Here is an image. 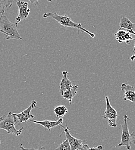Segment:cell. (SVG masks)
Listing matches in <instances>:
<instances>
[{
  "label": "cell",
  "instance_id": "1",
  "mask_svg": "<svg viewBox=\"0 0 135 150\" xmlns=\"http://www.w3.org/2000/svg\"><path fill=\"white\" fill-rule=\"evenodd\" d=\"M43 18H51L56 20L60 25H61L62 26H63L64 27L77 28L79 30H81V31L85 32L88 35H89L91 37H95L94 34L90 32L89 31H88L86 29H85L84 28H83L82 27L81 23H75L67 15H59L56 12H54V13L48 12V13H45L43 15Z\"/></svg>",
  "mask_w": 135,
  "mask_h": 150
},
{
  "label": "cell",
  "instance_id": "12",
  "mask_svg": "<svg viewBox=\"0 0 135 150\" xmlns=\"http://www.w3.org/2000/svg\"><path fill=\"white\" fill-rule=\"evenodd\" d=\"M68 74V72L67 71H63L62 72V79L60 83V93L61 94L64 93V92L68 89H70L72 86V83L71 81L68 78L67 76Z\"/></svg>",
  "mask_w": 135,
  "mask_h": 150
},
{
  "label": "cell",
  "instance_id": "2",
  "mask_svg": "<svg viewBox=\"0 0 135 150\" xmlns=\"http://www.w3.org/2000/svg\"><path fill=\"white\" fill-rule=\"evenodd\" d=\"M17 118L12 112H9L6 115H3L0 117V129H3L9 134L19 136L22 133L23 127L20 129L16 128Z\"/></svg>",
  "mask_w": 135,
  "mask_h": 150
},
{
  "label": "cell",
  "instance_id": "8",
  "mask_svg": "<svg viewBox=\"0 0 135 150\" xmlns=\"http://www.w3.org/2000/svg\"><path fill=\"white\" fill-rule=\"evenodd\" d=\"M17 6L19 8V14L16 18V23L18 24L23 20L26 19L30 12V9L28 8V4L27 2L22 1H17Z\"/></svg>",
  "mask_w": 135,
  "mask_h": 150
},
{
  "label": "cell",
  "instance_id": "15",
  "mask_svg": "<svg viewBox=\"0 0 135 150\" xmlns=\"http://www.w3.org/2000/svg\"><path fill=\"white\" fill-rule=\"evenodd\" d=\"M127 33V31L122 28H120L118 32L115 34L116 40L119 42V43H122L124 42H125V34Z\"/></svg>",
  "mask_w": 135,
  "mask_h": 150
},
{
  "label": "cell",
  "instance_id": "13",
  "mask_svg": "<svg viewBox=\"0 0 135 150\" xmlns=\"http://www.w3.org/2000/svg\"><path fill=\"white\" fill-rule=\"evenodd\" d=\"M78 88V85H73L70 89L65 90L61 95L65 99L69 100V104L71 105L74 97L77 94Z\"/></svg>",
  "mask_w": 135,
  "mask_h": 150
},
{
  "label": "cell",
  "instance_id": "14",
  "mask_svg": "<svg viewBox=\"0 0 135 150\" xmlns=\"http://www.w3.org/2000/svg\"><path fill=\"white\" fill-rule=\"evenodd\" d=\"M53 112L57 117H62L68 112V110L65 106H58L54 109Z\"/></svg>",
  "mask_w": 135,
  "mask_h": 150
},
{
  "label": "cell",
  "instance_id": "6",
  "mask_svg": "<svg viewBox=\"0 0 135 150\" xmlns=\"http://www.w3.org/2000/svg\"><path fill=\"white\" fill-rule=\"evenodd\" d=\"M106 99V110L104 112V114L103 115V118L104 119L107 120L109 125L111 127L116 128L117 127L116 120L118 117L117 112L116 110L112 106L110 102L109 96L107 95L105 98Z\"/></svg>",
  "mask_w": 135,
  "mask_h": 150
},
{
  "label": "cell",
  "instance_id": "24",
  "mask_svg": "<svg viewBox=\"0 0 135 150\" xmlns=\"http://www.w3.org/2000/svg\"><path fill=\"white\" fill-rule=\"evenodd\" d=\"M134 53V54H133L132 56L131 57V58H130V59H131V61H134L135 59V51Z\"/></svg>",
  "mask_w": 135,
  "mask_h": 150
},
{
  "label": "cell",
  "instance_id": "21",
  "mask_svg": "<svg viewBox=\"0 0 135 150\" xmlns=\"http://www.w3.org/2000/svg\"><path fill=\"white\" fill-rule=\"evenodd\" d=\"M132 142L135 145V132H133L131 135Z\"/></svg>",
  "mask_w": 135,
  "mask_h": 150
},
{
  "label": "cell",
  "instance_id": "22",
  "mask_svg": "<svg viewBox=\"0 0 135 150\" xmlns=\"http://www.w3.org/2000/svg\"><path fill=\"white\" fill-rule=\"evenodd\" d=\"M32 4H34L35 6L39 5V0H28Z\"/></svg>",
  "mask_w": 135,
  "mask_h": 150
},
{
  "label": "cell",
  "instance_id": "3",
  "mask_svg": "<svg viewBox=\"0 0 135 150\" xmlns=\"http://www.w3.org/2000/svg\"><path fill=\"white\" fill-rule=\"evenodd\" d=\"M18 24L12 23L4 14L0 16V30L5 33L6 40H23L18 30Z\"/></svg>",
  "mask_w": 135,
  "mask_h": 150
},
{
  "label": "cell",
  "instance_id": "28",
  "mask_svg": "<svg viewBox=\"0 0 135 150\" xmlns=\"http://www.w3.org/2000/svg\"><path fill=\"white\" fill-rule=\"evenodd\" d=\"M1 139H0V145H1Z\"/></svg>",
  "mask_w": 135,
  "mask_h": 150
},
{
  "label": "cell",
  "instance_id": "23",
  "mask_svg": "<svg viewBox=\"0 0 135 150\" xmlns=\"http://www.w3.org/2000/svg\"><path fill=\"white\" fill-rule=\"evenodd\" d=\"M102 149H103V147L102 146H99L97 147H92L89 149V150H102Z\"/></svg>",
  "mask_w": 135,
  "mask_h": 150
},
{
  "label": "cell",
  "instance_id": "4",
  "mask_svg": "<svg viewBox=\"0 0 135 150\" xmlns=\"http://www.w3.org/2000/svg\"><path fill=\"white\" fill-rule=\"evenodd\" d=\"M128 120H131L129 118H128L127 115H124L123 121L121 123V140L119 144H118L117 146V147H121L125 146L128 150H131V144H132V140L131 134L129 131L128 125Z\"/></svg>",
  "mask_w": 135,
  "mask_h": 150
},
{
  "label": "cell",
  "instance_id": "11",
  "mask_svg": "<svg viewBox=\"0 0 135 150\" xmlns=\"http://www.w3.org/2000/svg\"><path fill=\"white\" fill-rule=\"evenodd\" d=\"M120 28L125 30L128 33L135 35V24L125 16L122 17L119 23Z\"/></svg>",
  "mask_w": 135,
  "mask_h": 150
},
{
  "label": "cell",
  "instance_id": "5",
  "mask_svg": "<svg viewBox=\"0 0 135 150\" xmlns=\"http://www.w3.org/2000/svg\"><path fill=\"white\" fill-rule=\"evenodd\" d=\"M69 132V129L68 127L64 128L63 132L65 133L66 139L69 142L71 150H89L90 147L86 140H82L74 137Z\"/></svg>",
  "mask_w": 135,
  "mask_h": 150
},
{
  "label": "cell",
  "instance_id": "20",
  "mask_svg": "<svg viewBox=\"0 0 135 150\" xmlns=\"http://www.w3.org/2000/svg\"><path fill=\"white\" fill-rule=\"evenodd\" d=\"M20 148L21 149H23V150H45V149L44 148V147H41V148H39V149H34V148H31V149H25V148H24V147H23V146H22V144H21L20 145Z\"/></svg>",
  "mask_w": 135,
  "mask_h": 150
},
{
  "label": "cell",
  "instance_id": "25",
  "mask_svg": "<svg viewBox=\"0 0 135 150\" xmlns=\"http://www.w3.org/2000/svg\"><path fill=\"white\" fill-rule=\"evenodd\" d=\"M0 32H1V33H2V34H4V35H5V33H4V31H2V30H0Z\"/></svg>",
  "mask_w": 135,
  "mask_h": 150
},
{
  "label": "cell",
  "instance_id": "19",
  "mask_svg": "<svg viewBox=\"0 0 135 150\" xmlns=\"http://www.w3.org/2000/svg\"><path fill=\"white\" fill-rule=\"evenodd\" d=\"M15 0H5V7L6 8H11L13 5V1ZM16 1H19V0H16Z\"/></svg>",
  "mask_w": 135,
  "mask_h": 150
},
{
  "label": "cell",
  "instance_id": "16",
  "mask_svg": "<svg viewBox=\"0 0 135 150\" xmlns=\"http://www.w3.org/2000/svg\"><path fill=\"white\" fill-rule=\"evenodd\" d=\"M56 150H71V146L67 139L64 140L58 146Z\"/></svg>",
  "mask_w": 135,
  "mask_h": 150
},
{
  "label": "cell",
  "instance_id": "9",
  "mask_svg": "<svg viewBox=\"0 0 135 150\" xmlns=\"http://www.w3.org/2000/svg\"><path fill=\"white\" fill-rule=\"evenodd\" d=\"M32 122L34 124H37L41 125L43 126L45 131L48 130L49 131H51V129L55 128L58 126L59 128L62 127L64 128L65 127L62 125L63 123V118L62 117H60V118L57 121H50V120H44V121H32Z\"/></svg>",
  "mask_w": 135,
  "mask_h": 150
},
{
  "label": "cell",
  "instance_id": "18",
  "mask_svg": "<svg viewBox=\"0 0 135 150\" xmlns=\"http://www.w3.org/2000/svg\"><path fill=\"white\" fill-rule=\"evenodd\" d=\"M5 0H0V14H4L5 13Z\"/></svg>",
  "mask_w": 135,
  "mask_h": 150
},
{
  "label": "cell",
  "instance_id": "17",
  "mask_svg": "<svg viewBox=\"0 0 135 150\" xmlns=\"http://www.w3.org/2000/svg\"><path fill=\"white\" fill-rule=\"evenodd\" d=\"M125 43L127 44H129L131 41H132V40H135V39H134V38H132V34L128 33L127 31V33H125Z\"/></svg>",
  "mask_w": 135,
  "mask_h": 150
},
{
  "label": "cell",
  "instance_id": "7",
  "mask_svg": "<svg viewBox=\"0 0 135 150\" xmlns=\"http://www.w3.org/2000/svg\"><path fill=\"white\" fill-rule=\"evenodd\" d=\"M37 102L36 100H33L29 107L20 113H13V114L16 117L17 119L19 120L20 124L22 122H27V121L31 119L34 118V115L31 114V111L33 109L36 108Z\"/></svg>",
  "mask_w": 135,
  "mask_h": 150
},
{
  "label": "cell",
  "instance_id": "27",
  "mask_svg": "<svg viewBox=\"0 0 135 150\" xmlns=\"http://www.w3.org/2000/svg\"><path fill=\"white\" fill-rule=\"evenodd\" d=\"M49 2H52L53 0H47Z\"/></svg>",
  "mask_w": 135,
  "mask_h": 150
},
{
  "label": "cell",
  "instance_id": "10",
  "mask_svg": "<svg viewBox=\"0 0 135 150\" xmlns=\"http://www.w3.org/2000/svg\"><path fill=\"white\" fill-rule=\"evenodd\" d=\"M121 89L124 92V100H129L132 103H135V89L133 86L128 83H124L122 84Z\"/></svg>",
  "mask_w": 135,
  "mask_h": 150
},
{
  "label": "cell",
  "instance_id": "26",
  "mask_svg": "<svg viewBox=\"0 0 135 150\" xmlns=\"http://www.w3.org/2000/svg\"><path fill=\"white\" fill-rule=\"evenodd\" d=\"M133 51H134V52L135 51V44H134V50H133Z\"/></svg>",
  "mask_w": 135,
  "mask_h": 150
}]
</instances>
